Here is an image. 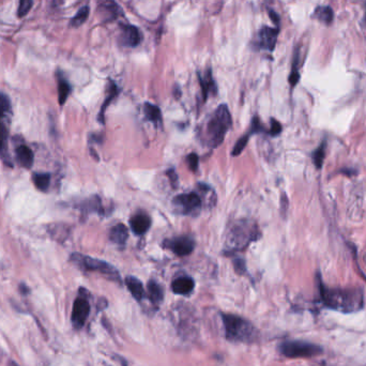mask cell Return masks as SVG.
I'll list each match as a JSON object with an SVG mask.
<instances>
[{"instance_id":"cell-1","label":"cell","mask_w":366,"mask_h":366,"mask_svg":"<svg viewBox=\"0 0 366 366\" xmlns=\"http://www.w3.org/2000/svg\"><path fill=\"white\" fill-rule=\"evenodd\" d=\"M321 298L326 306L342 312H355L363 305V295L359 290L329 289L321 286Z\"/></svg>"},{"instance_id":"cell-2","label":"cell","mask_w":366,"mask_h":366,"mask_svg":"<svg viewBox=\"0 0 366 366\" xmlns=\"http://www.w3.org/2000/svg\"><path fill=\"white\" fill-rule=\"evenodd\" d=\"M260 233L257 225L249 220H239L230 225L226 234L227 251L237 252L246 248L252 242L256 241Z\"/></svg>"},{"instance_id":"cell-3","label":"cell","mask_w":366,"mask_h":366,"mask_svg":"<svg viewBox=\"0 0 366 366\" xmlns=\"http://www.w3.org/2000/svg\"><path fill=\"white\" fill-rule=\"evenodd\" d=\"M232 115L227 105L222 104L210 116L206 125V142L211 148L219 147L232 127Z\"/></svg>"},{"instance_id":"cell-4","label":"cell","mask_w":366,"mask_h":366,"mask_svg":"<svg viewBox=\"0 0 366 366\" xmlns=\"http://www.w3.org/2000/svg\"><path fill=\"white\" fill-rule=\"evenodd\" d=\"M226 338L235 342H253L256 338V329L246 319L232 314H222Z\"/></svg>"},{"instance_id":"cell-5","label":"cell","mask_w":366,"mask_h":366,"mask_svg":"<svg viewBox=\"0 0 366 366\" xmlns=\"http://www.w3.org/2000/svg\"><path fill=\"white\" fill-rule=\"evenodd\" d=\"M70 260L75 264V266H78L80 269L84 271L98 272L104 276H107V279L113 282L121 283V277L117 269L115 267H112L111 264H109L106 261L92 258L90 256L82 255L79 253L72 254Z\"/></svg>"},{"instance_id":"cell-6","label":"cell","mask_w":366,"mask_h":366,"mask_svg":"<svg viewBox=\"0 0 366 366\" xmlns=\"http://www.w3.org/2000/svg\"><path fill=\"white\" fill-rule=\"evenodd\" d=\"M280 351L286 358L297 359L319 356L323 352V349L316 344L303 342V340H287L281 344Z\"/></svg>"},{"instance_id":"cell-7","label":"cell","mask_w":366,"mask_h":366,"mask_svg":"<svg viewBox=\"0 0 366 366\" xmlns=\"http://www.w3.org/2000/svg\"><path fill=\"white\" fill-rule=\"evenodd\" d=\"M172 206L177 213L183 214V216H191V214L200 209L201 198L197 193L194 192L180 194L174 197Z\"/></svg>"},{"instance_id":"cell-8","label":"cell","mask_w":366,"mask_h":366,"mask_svg":"<svg viewBox=\"0 0 366 366\" xmlns=\"http://www.w3.org/2000/svg\"><path fill=\"white\" fill-rule=\"evenodd\" d=\"M164 245L177 256H187L193 253L195 248L194 239L187 236L177 237L164 241Z\"/></svg>"},{"instance_id":"cell-9","label":"cell","mask_w":366,"mask_h":366,"mask_svg":"<svg viewBox=\"0 0 366 366\" xmlns=\"http://www.w3.org/2000/svg\"><path fill=\"white\" fill-rule=\"evenodd\" d=\"M90 314V304L85 297L81 296L75 299L72 310V323L75 329H82Z\"/></svg>"},{"instance_id":"cell-10","label":"cell","mask_w":366,"mask_h":366,"mask_svg":"<svg viewBox=\"0 0 366 366\" xmlns=\"http://www.w3.org/2000/svg\"><path fill=\"white\" fill-rule=\"evenodd\" d=\"M277 35H279V29L277 28H271L267 26L262 27L258 33L257 43L259 47L272 52L276 45Z\"/></svg>"},{"instance_id":"cell-11","label":"cell","mask_w":366,"mask_h":366,"mask_svg":"<svg viewBox=\"0 0 366 366\" xmlns=\"http://www.w3.org/2000/svg\"><path fill=\"white\" fill-rule=\"evenodd\" d=\"M143 40L142 32L133 25H123L121 31V41L124 46L135 47Z\"/></svg>"},{"instance_id":"cell-12","label":"cell","mask_w":366,"mask_h":366,"mask_svg":"<svg viewBox=\"0 0 366 366\" xmlns=\"http://www.w3.org/2000/svg\"><path fill=\"white\" fill-rule=\"evenodd\" d=\"M151 226V219L148 214L138 212L130 219V227L132 232L137 236L145 235Z\"/></svg>"},{"instance_id":"cell-13","label":"cell","mask_w":366,"mask_h":366,"mask_svg":"<svg viewBox=\"0 0 366 366\" xmlns=\"http://www.w3.org/2000/svg\"><path fill=\"white\" fill-rule=\"evenodd\" d=\"M9 132L6 124L0 120V159L6 164L7 166H13V162L9 153Z\"/></svg>"},{"instance_id":"cell-14","label":"cell","mask_w":366,"mask_h":366,"mask_svg":"<svg viewBox=\"0 0 366 366\" xmlns=\"http://www.w3.org/2000/svg\"><path fill=\"white\" fill-rule=\"evenodd\" d=\"M195 287V282L188 276H181L171 283V290L176 295H190Z\"/></svg>"},{"instance_id":"cell-15","label":"cell","mask_w":366,"mask_h":366,"mask_svg":"<svg viewBox=\"0 0 366 366\" xmlns=\"http://www.w3.org/2000/svg\"><path fill=\"white\" fill-rule=\"evenodd\" d=\"M15 155H16V161L22 167L26 169L31 168L34 162V157L32 150L27 145L25 144L18 145L15 149Z\"/></svg>"},{"instance_id":"cell-16","label":"cell","mask_w":366,"mask_h":366,"mask_svg":"<svg viewBox=\"0 0 366 366\" xmlns=\"http://www.w3.org/2000/svg\"><path fill=\"white\" fill-rule=\"evenodd\" d=\"M198 81L201 87V93H203V98L204 100H207L208 95L210 94H217L218 92V88L216 83H214V80L212 78V72L211 69H208L206 71L205 76L203 75H200V73H198Z\"/></svg>"},{"instance_id":"cell-17","label":"cell","mask_w":366,"mask_h":366,"mask_svg":"<svg viewBox=\"0 0 366 366\" xmlns=\"http://www.w3.org/2000/svg\"><path fill=\"white\" fill-rule=\"evenodd\" d=\"M119 91L120 90H119L117 84L115 82L109 81L108 86H107V94H106L104 103L102 104V107H101V110L99 112V117H98L99 121L102 124H104V122H105V110L107 109V107L109 106V104L112 102V101L118 97Z\"/></svg>"},{"instance_id":"cell-18","label":"cell","mask_w":366,"mask_h":366,"mask_svg":"<svg viewBox=\"0 0 366 366\" xmlns=\"http://www.w3.org/2000/svg\"><path fill=\"white\" fill-rule=\"evenodd\" d=\"M109 239L112 243L124 245L129 239V229L124 224H117L109 232Z\"/></svg>"},{"instance_id":"cell-19","label":"cell","mask_w":366,"mask_h":366,"mask_svg":"<svg viewBox=\"0 0 366 366\" xmlns=\"http://www.w3.org/2000/svg\"><path fill=\"white\" fill-rule=\"evenodd\" d=\"M124 282L129 289V292L134 297L135 300L142 301L145 298L146 293H145L143 283L140 280L136 279V277H134V276H127L125 277Z\"/></svg>"},{"instance_id":"cell-20","label":"cell","mask_w":366,"mask_h":366,"mask_svg":"<svg viewBox=\"0 0 366 366\" xmlns=\"http://www.w3.org/2000/svg\"><path fill=\"white\" fill-rule=\"evenodd\" d=\"M57 81H58V102L62 106L65 105L70 95L71 86L61 72L57 73Z\"/></svg>"},{"instance_id":"cell-21","label":"cell","mask_w":366,"mask_h":366,"mask_svg":"<svg viewBox=\"0 0 366 366\" xmlns=\"http://www.w3.org/2000/svg\"><path fill=\"white\" fill-rule=\"evenodd\" d=\"M147 290H148V296L150 301L153 303V304H160V303L164 299V292L163 288L155 281H150L147 285Z\"/></svg>"},{"instance_id":"cell-22","label":"cell","mask_w":366,"mask_h":366,"mask_svg":"<svg viewBox=\"0 0 366 366\" xmlns=\"http://www.w3.org/2000/svg\"><path fill=\"white\" fill-rule=\"evenodd\" d=\"M50 174L48 172H34L32 175V181L37 190L41 192L48 191L50 185Z\"/></svg>"},{"instance_id":"cell-23","label":"cell","mask_w":366,"mask_h":366,"mask_svg":"<svg viewBox=\"0 0 366 366\" xmlns=\"http://www.w3.org/2000/svg\"><path fill=\"white\" fill-rule=\"evenodd\" d=\"M144 112L146 118L153 122L155 124H161L162 123V111L159 106L151 104V103H145L144 106Z\"/></svg>"},{"instance_id":"cell-24","label":"cell","mask_w":366,"mask_h":366,"mask_svg":"<svg viewBox=\"0 0 366 366\" xmlns=\"http://www.w3.org/2000/svg\"><path fill=\"white\" fill-rule=\"evenodd\" d=\"M315 17L321 23L330 25L333 22V11L330 7H319L315 10Z\"/></svg>"},{"instance_id":"cell-25","label":"cell","mask_w":366,"mask_h":366,"mask_svg":"<svg viewBox=\"0 0 366 366\" xmlns=\"http://www.w3.org/2000/svg\"><path fill=\"white\" fill-rule=\"evenodd\" d=\"M88 16H89V7H83L75 16L71 21V26L72 27H80L87 21Z\"/></svg>"},{"instance_id":"cell-26","label":"cell","mask_w":366,"mask_h":366,"mask_svg":"<svg viewBox=\"0 0 366 366\" xmlns=\"http://www.w3.org/2000/svg\"><path fill=\"white\" fill-rule=\"evenodd\" d=\"M248 138H249V134L244 135V136L239 138L238 142L236 143V145L233 148V151H232V156L233 157H238V156H240L243 152V150L245 149V147H246V145L248 143Z\"/></svg>"},{"instance_id":"cell-27","label":"cell","mask_w":366,"mask_h":366,"mask_svg":"<svg viewBox=\"0 0 366 366\" xmlns=\"http://www.w3.org/2000/svg\"><path fill=\"white\" fill-rule=\"evenodd\" d=\"M83 210H87L89 212H101L102 211V205H101V199L99 197H94L85 201L83 206Z\"/></svg>"},{"instance_id":"cell-28","label":"cell","mask_w":366,"mask_h":366,"mask_svg":"<svg viewBox=\"0 0 366 366\" xmlns=\"http://www.w3.org/2000/svg\"><path fill=\"white\" fill-rule=\"evenodd\" d=\"M11 110V102L8 95L0 92V119L6 117Z\"/></svg>"},{"instance_id":"cell-29","label":"cell","mask_w":366,"mask_h":366,"mask_svg":"<svg viewBox=\"0 0 366 366\" xmlns=\"http://www.w3.org/2000/svg\"><path fill=\"white\" fill-rule=\"evenodd\" d=\"M32 5H33V0H20L17 16L21 18L26 16L29 13V11L31 10Z\"/></svg>"},{"instance_id":"cell-30","label":"cell","mask_w":366,"mask_h":366,"mask_svg":"<svg viewBox=\"0 0 366 366\" xmlns=\"http://www.w3.org/2000/svg\"><path fill=\"white\" fill-rule=\"evenodd\" d=\"M324 149H325V144L323 143L320 147H318V149L315 150V152L313 155V161L315 166L317 168H320L322 166L323 158H324Z\"/></svg>"},{"instance_id":"cell-31","label":"cell","mask_w":366,"mask_h":366,"mask_svg":"<svg viewBox=\"0 0 366 366\" xmlns=\"http://www.w3.org/2000/svg\"><path fill=\"white\" fill-rule=\"evenodd\" d=\"M264 131H266V129L263 128L261 121L259 120V118L257 116H255L253 119H252V122H251L249 135L251 134H256V133H262Z\"/></svg>"},{"instance_id":"cell-32","label":"cell","mask_w":366,"mask_h":366,"mask_svg":"<svg viewBox=\"0 0 366 366\" xmlns=\"http://www.w3.org/2000/svg\"><path fill=\"white\" fill-rule=\"evenodd\" d=\"M186 163L188 168H190L192 171H196L199 165V158L196 153H190L186 157Z\"/></svg>"},{"instance_id":"cell-33","label":"cell","mask_w":366,"mask_h":366,"mask_svg":"<svg viewBox=\"0 0 366 366\" xmlns=\"http://www.w3.org/2000/svg\"><path fill=\"white\" fill-rule=\"evenodd\" d=\"M233 262H234L235 271L238 274L242 275V274H244L246 272V264H245L244 259H242V258H235Z\"/></svg>"},{"instance_id":"cell-34","label":"cell","mask_w":366,"mask_h":366,"mask_svg":"<svg viewBox=\"0 0 366 366\" xmlns=\"http://www.w3.org/2000/svg\"><path fill=\"white\" fill-rule=\"evenodd\" d=\"M282 132V124L275 120V119H271V124H270V130L268 131V133L271 136H277L280 135Z\"/></svg>"},{"instance_id":"cell-35","label":"cell","mask_w":366,"mask_h":366,"mask_svg":"<svg viewBox=\"0 0 366 366\" xmlns=\"http://www.w3.org/2000/svg\"><path fill=\"white\" fill-rule=\"evenodd\" d=\"M166 176L168 177V179H169L172 187L178 186V175H177V172H176V170L174 168L168 169L166 171Z\"/></svg>"},{"instance_id":"cell-36","label":"cell","mask_w":366,"mask_h":366,"mask_svg":"<svg viewBox=\"0 0 366 366\" xmlns=\"http://www.w3.org/2000/svg\"><path fill=\"white\" fill-rule=\"evenodd\" d=\"M270 15H271V20L276 24V25H279L280 24V17L279 15H277L274 11H270Z\"/></svg>"},{"instance_id":"cell-37","label":"cell","mask_w":366,"mask_h":366,"mask_svg":"<svg viewBox=\"0 0 366 366\" xmlns=\"http://www.w3.org/2000/svg\"><path fill=\"white\" fill-rule=\"evenodd\" d=\"M20 289H21V292H22V294L23 295H27L28 293H29V290H28V288H27V286L26 285H21L20 286Z\"/></svg>"},{"instance_id":"cell-38","label":"cell","mask_w":366,"mask_h":366,"mask_svg":"<svg viewBox=\"0 0 366 366\" xmlns=\"http://www.w3.org/2000/svg\"><path fill=\"white\" fill-rule=\"evenodd\" d=\"M8 366H18L15 362H13V361H10L9 362V364H8Z\"/></svg>"},{"instance_id":"cell-39","label":"cell","mask_w":366,"mask_h":366,"mask_svg":"<svg viewBox=\"0 0 366 366\" xmlns=\"http://www.w3.org/2000/svg\"><path fill=\"white\" fill-rule=\"evenodd\" d=\"M365 20H366V12H365Z\"/></svg>"}]
</instances>
